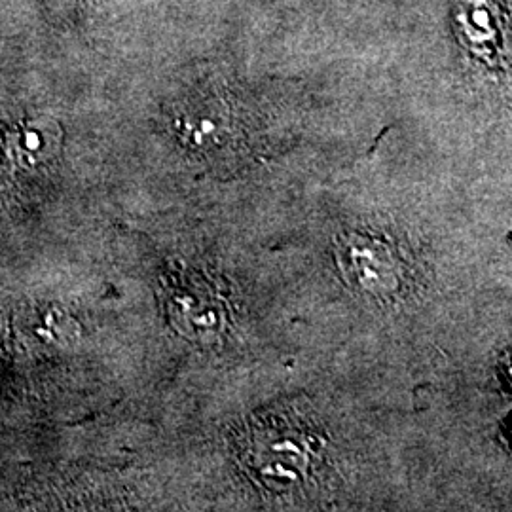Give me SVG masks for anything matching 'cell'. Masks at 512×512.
Returning <instances> with one entry per match:
<instances>
[{
	"instance_id": "6da1fadb",
	"label": "cell",
	"mask_w": 512,
	"mask_h": 512,
	"mask_svg": "<svg viewBox=\"0 0 512 512\" xmlns=\"http://www.w3.org/2000/svg\"><path fill=\"white\" fill-rule=\"evenodd\" d=\"M241 446L247 469L270 488L298 482L306 475L313 456L308 440L298 439V435L294 439L293 433L279 431L272 423L251 427Z\"/></svg>"
},
{
	"instance_id": "7a4b0ae2",
	"label": "cell",
	"mask_w": 512,
	"mask_h": 512,
	"mask_svg": "<svg viewBox=\"0 0 512 512\" xmlns=\"http://www.w3.org/2000/svg\"><path fill=\"white\" fill-rule=\"evenodd\" d=\"M340 266L349 281L365 294L389 298L404 287L403 256L385 239L353 234L342 241Z\"/></svg>"
},
{
	"instance_id": "3957f363",
	"label": "cell",
	"mask_w": 512,
	"mask_h": 512,
	"mask_svg": "<svg viewBox=\"0 0 512 512\" xmlns=\"http://www.w3.org/2000/svg\"><path fill=\"white\" fill-rule=\"evenodd\" d=\"M167 294L171 319L188 336H215L222 330V296L198 275H179Z\"/></svg>"
}]
</instances>
